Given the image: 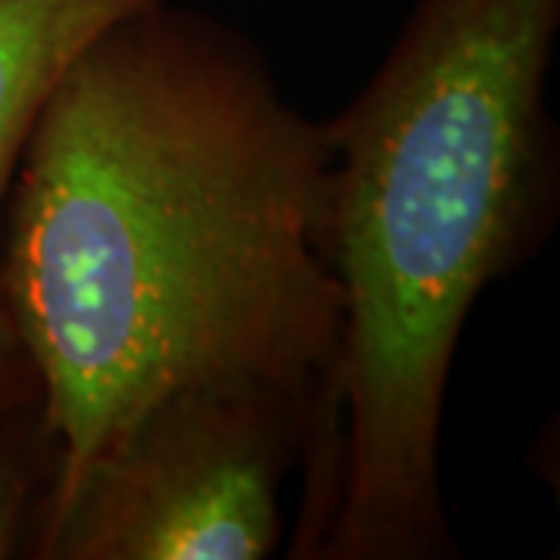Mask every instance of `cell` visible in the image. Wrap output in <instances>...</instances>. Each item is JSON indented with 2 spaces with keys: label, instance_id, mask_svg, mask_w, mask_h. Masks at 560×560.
Instances as JSON below:
<instances>
[{
  "label": "cell",
  "instance_id": "1",
  "mask_svg": "<svg viewBox=\"0 0 560 560\" xmlns=\"http://www.w3.org/2000/svg\"><path fill=\"white\" fill-rule=\"evenodd\" d=\"M0 290L57 452L40 523L180 386H278L318 408V436L342 327L324 121L228 22L140 7L81 54L25 140Z\"/></svg>",
  "mask_w": 560,
  "mask_h": 560
},
{
  "label": "cell",
  "instance_id": "2",
  "mask_svg": "<svg viewBox=\"0 0 560 560\" xmlns=\"http://www.w3.org/2000/svg\"><path fill=\"white\" fill-rule=\"evenodd\" d=\"M560 0H415L324 121L340 355L302 474L300 560L455 558L442 420L480 296L548 228Z\"/></svg>",
  "mask_w": 560,
  "mask_h": 560
},
{
  "label": "cell",
  "instance_id": "3",
  "mask_svg": "<svg viewBox=\"0 0 560 560\" xmlns=\"http://www.w3.org/2000/svg\"><path fill=\"white\" fill-rule=\"evenodd\" d=\"M318 408L253 381L150 401L44 517L38 560H261L283 539V486Z\"/></svg>",
  "mask_w": 560,
  "mask_h": 560
},
{
  "label": "cell",
  "instance_id": "4",
  "mask_svg": "<svg viewBox=\"0 0 560 560\" xmlns=\"http://www.w3.org/2000/svg\"><path fill=\"white\" fill-rule=\"evenodd\" d=\"M156 0H0V219L25 140L79 57Z\"/></svg>",
  "mask_w": 560,
  "mask_h": 560
},
{
  "label": "cell",
  "instance_id": "5",
  "mask_svg": "<svg viewBox=\"0 0 560 560\" xmlns=\"http://www.w3.org/2000/svg\"><path fill=\"white\" fill-rule=\"evenodd\" d=\"M54 470L57 452L38 401L0 418V560L28 558Z\"/></svg>",
  "mask_w": 560,
  "mask_h": 560
},
{
  "label": "cell",
  "instance_id": "6",
  "mask_svg": "<svg viewBox=\"0 0 560 560\" xmlns=\"http://www.w3.org/2000/svg\"><path fill=\"white\" fill-rule=\"evenodd\" d=\"M40 401L38 377L0 290V418Z\"/></svg>",
  "mask_w": 560,
  "mask_h": 560
}]
</instances>
